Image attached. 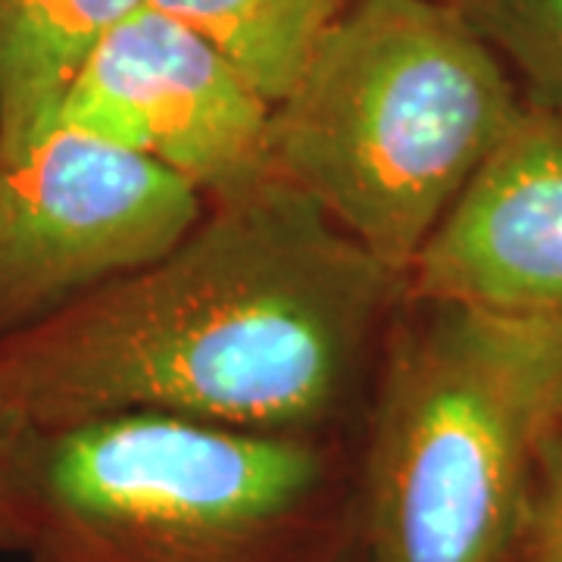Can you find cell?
Segmentation results:
<instances>
[{
  "label": "cell",
  "instance_id": "obj_1",
  "mask_svg": "<svg viewBox=\"0 0 562 562\" xmlns=\"http://www.w3.org/2000/svg\"><path fill=\"white\" fill-rule=\"evenodd\" d=\"M406 279L294 184L206 201L160 260L0 344L32 431L160 413L266 435H360Z\"/></svg>",
  "mask_w": 562,
  "mask_h": 562
},
{
  "label": "cell",
  "instance_id": "obj_2",
  "mask_svg": "<svg viewBox=\"0 0 562 562\" xmlns=\"http://www.w3.org/2000/svg\"><path fill=\"white\" fill-rule=\"evenodd\" d=\"M29 562H360L353 435L125 413L35 435Z\"/></svg>",
  "mask_w": 562,
  "mask_h": 562
},
{
  "label": "cell",
  "instance_id": "obj_3",
  "mask_svg": "<svg viewBox=\"0 0 562 562\" xmlns=\"http://www.w3.org/2000/svg\"><path fill=\"white\" fill-rule=\"evenodd\" d=\"M522 110V88L450 3L353 0L272 106L269 162L406 279Z\"/></svg>",
  "mask_w": 562,
  "mask_h": 562
},
{
  "label": "cell",
  "instance_id": "obj_4",
  "mask_svg": "<svg viewBox=\"0 0 562 562\" xmlns=\"http://www.w3.org/2000/svg\"><path fill=\"white\" fill-rule=\"evenodd\" d=\"M562 428V325L406 297L362 413L366 562H509Z\"/></svg>",
  "mask_w": 562,
  "mask_h": 562
},
{
  "label": "cell",
  "instance_id": "obj_5",
  "mask_svg": "<svg viewBox=\"0 0 562 562\" xmlns=\"http://www.w3.org/2000/svg\"><path fill=\"white\" fill-rule=\"evenodd\" d=\"M203 210L154 160L47 125L0 157V344L160 260Z\"/></svg>",
  "mask_w": 562,
  "mask_h": 562
},
{
  "label": "cell",
  "instance_id": "obj_6",
  "mask_svg": "<svg viewBox=\"0 0 562 562\" xmlns=\"http://www.w3.org/2000/svg\"><path fill=\"white\" fill-rule=\"evenodd\" d=\"M272 106L213 41L140 3L88 50L50 125L140 154L213 201L272 176Z\"/></svg>",
  "mask_w": 562,
  "mask_h": 562
},
{
  "label": "cell",
  "instance_id": "obj_7",
  "mask_svg": "<svg viewBox=\"0 0 562 562\" xmlns=\"http://www.w3.org/2000/svg\"><path fill=\"white\" fill-rule=\"evenodd\" d=\"M406 297L562 325V116L525 101L422 247Z\"/></svg>",
  "mask_w": 562,
  "mask_h": 562
},
{
  "label": "cell",
  "instance_id": "obj_8",
  "mask_svg": "<svg viewBox=\"0 0 562 562\" xmlns=\"http://www.w3.org/2000/svg\"><path fill=\"white\" fill-rule=\"evenodd\" d=\"M144 0H0V157L54 122L88 50Z\"/></svg>",
  "mask_w": 562,
  "mask_h": 562
},
{
  "label": "cell",
  "instance_id": "obj_9",
  "mask_svg": "<svg viewBox=\"0 0 562 562\" xmlns=\"http://www.w3.org/2000/svg\"><path fill=\"white\" fill-rule=\"evenodd\" d=\"M213 41L279 103L353 0H144Z\"/></svg>",
  "mask_w": 562,
  "mask_h": 562
},
{
  "label": "cell",
  "instance_id": "obj_10",
  "mask_svg": "<svg viewBox=\"0 0 562 562\" xmlns=\"http://www.w3.org/2000/svg\"><path fill=\"white\" fill-rule=\"evenodd\" d=\"M501 57L525 101L562 116V0H443Z\"/></svg>",
  "mask_w": 562,
  "mask_h": 562
},
{
  "label": "cell",
  "instance_id": "obj_11",
  "mask_svg": "<svg viewBox=\"0 0 562 562\" xmlns=\"http://www.w3.org/2000/svg\"><path fill=\"white\" fill-rule=\"evenodd\" d=\"M509 562H562V428L538 462Z\"/></svg>",
  "mask_w": 562,
  "mask_h": 562
},
{
  "label": "cell",
  "instance_id": "obj_12",
  "mask_svg": "<svg viewBox=\"0 0 562 562\" xmlns=\"http://www.w3.org/2000/svg\"><path fill=\"white\" fill-rule=\"evenodd\" d=\"M35 435L38 431L0 397V553H20L22 497Z\"/></svg>",
  "mask_w": 562,
  "mask_h": 562
},
{
  "label": "cell",
  "instance_id": "obj_13",
  "mask_svg": "<svg viewBox=\"0 0 562 562\" xmlns=\"http://www.w3.org/2000/svg\"><path fill=\"white\" fill-rule=\"evenodd\" d=\"M360 562H366V560H360Z\"/></svg>",
  "mask_w": 562,
  "mask_h": 562
}]
</instances>
